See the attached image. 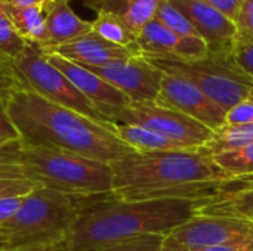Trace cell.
Returning a JSON list of instances; mask_svg holds the SVG:
<instances>
[{
	"label": "cell",
	"mask_w": 253,
	"mask_h": 251,
	"mask_svg": "<svg viewBox=\"0 0 253 251\" xmlns=\"http://www.w3.org/2000/svg\"><path fill=\"white\" fill-rule=\"evenodd\" d=\"M111 169V194L125 201H203L233 179L202 149L132 152Z\"/></svg>",
	"instance_id": "1"
},
{
	"label": "cell",
	"mask_w": 253,
	"mask_h": 251,
	"mask_svg": "<svg viewBox=\"0 0 253 251\" xmlns=\"http://www.w3.org/2000/svg\"><path fill=\"white\" fill-rule=\"evenodd\" d=\"M6 108L24 143L65 149L107 164L136 152L114 133L111 123L50 102L27 87L9 95Z\"/></svg>",
	"instance_id": "2"
},
{
	"label": "cell",
	"mask_w": 253,
	"mask_h": 251,
	"mask_svg": "<svg viewBox=\"0 0 253 251\" xmlns=\"http://www.w3.org/2000/svg\"><path fill=\"white\" fill-rule=\"evenodd\" d=\"M197 203L125 201L108 194L82 213L65 244L70 251H89L145 235H166L194 216Z\"/></svg>",
	"instance_id": "3"
},
{
	"label": "cell",
	"mask_w": 253,
	"mask_h": 251,
	"mask_svg": "<svg viewBox=\"0 0 253 251\" xmlns=\"http://www.w3.org/2000/svg\"><path fill=\"white\" fill-rule=\"evenodd\" d=\"M102 197L65 194L36 186L24 195L18 213L0 226L4 250H31L64 244L82 213Z\"/></svg>",
	"instance_id": "4"
},
{
	"label": "cell",
	"mask_w": 253,
	"mask_h": 251,
	"mask_svg": "<svg viewBox=\"0 0 253 251\" xmlns=\"http://www.w3.org/2000/svg\"><path fill=\"white\" fill-rule=\"evenodd\" d=\"M16 166L36 185L59 192L105 195L113 191L111 164L65 149L22 142Z\"/></svg>",
	"instance_id": "5"
},
{
	"label": "cell",
	"mask_w": 253,
	"mask_h": 251,
	"mask_svg": "<svg viewBox=\"0 0 253 251\" xmlns=\"http://www.w3.org/2000/svg\"><path fill=\"white\" fill-rule=\"evenodd\" d=\"M144 58L163 72L175 74L191 81L225 111L248 99L253 87V80L239 67L234 55L208 52L205 56L193 59L159 56Z\"/></svg>",
	"instance_id": "6"
},
{
	"label": "cell",
	"mask_w": 253,
	"mask_h": 251,
	"mask_svg": "<svg viewBox=\"0 0 253 251\" xmlns=\"http://www.w3.org/2000/svg\"><path fill=\"white\" fill-rule=\"evenodd\" d=\"M13 65L27 89L50 102L79 111L93 120L110 123L101 111L47 59L42 46L30 43L27 49L13 59Z\"/></svg>",
	"instance_id": "7"
},
{
	"label": "cell",
	"mask_w": 253,
	"mask_h": 251,
	"mask_svg": "<svg viewBox=\"0 0 253 251\" xmlns=\"http://www.w3.org/2000/svg\"><path fill=\"white\" fill-rule=\"evenodd\" d=\"M107 118L110 123L136 124L151 129L188 149H202L213 135V130L202 123L157 102H133L129 107L110 112Z\"/></svg>",
	"instance_id": "8"
},
{
	"label": "cell",
	"mask_w": 253,
	"mask_h": 251,
	"mask_svg": "<svg viewBox=\"0 0 253 251\" xmlns=\"http://www.w3.org/2000/svg\"><path fill=\"white\" fill-rule=\"evenodd\" d=\"M253 235V222L225 216H193L165 235L163 251H200Z\"/></svg>",
	"instance_id": "9"
},
{
	"label": "cell",
	"mask_w": 253,
	"mask_h": 251,
	"mask_svg": "<svg viewBox=\"0 0 253 251\" xmlns=\"http://www.w3.org/2000/svg\"><path fill=\"white\" fill-rule=\"evenodd\" d=\"M154 102L176 109L211 130H216L225 123L227 111L218 102L191 81L175 74L163 72L160 92Z\"/></svg>",
	"instance_id": "10"
},
{
	"label": "cell",
	"mask_w": 253,
	"mask_h": 251,
	"mask_svg": "<svg viewBox=\"0 0 253 251\" xmlns=\"http://www.w3.org/2000/svg\"><path fill=\"white\" fill-rule=\"evenodd\" d=\"M86 68L125 93L132 104L154 102L160 92L163 71L148 62L144 56Z\"/></svg>",
	"instance_id": "11"
},
{
	"label": "cell",
	"mask_w": 253,
	"mask_h": 251,
	"mask_svg": "<svg viewBox=\"0 0 253 251\" xmlns=\"http://www.w3.org/2000/svg\"><path fill=\"white\" fill-rule=\"evenodd\" d=\"M169 1L188 18L211 53L233 55L237 41V28L234 21L227 18L205 0Z\"/></svg>",
	"instance_id": "12"
},
{
	"label": "cell",
	"mask_w": 253,
	"mask_h": 251,
	"mask_svg": "<svg viewBox=\"0 0 253 251\" xmlns=\"http://www.w3.org/2000/svg\"><path fill=\"white\" fill-rule=\"evenodd\" d=\"M46 56L101 111L105 118L110 112L129 107L132 104V101L125 93H122L119 89H116L113 84H110L86 67L65 59L56 53L46 52Z\"/></svg>",
	"instance_id": "13"
},
{
	"label": "cell",
	"mask_w": 253,
	"mask_h": 251,
	"mask_svg": "<svg viewBox=\"0 0 253 251\" xmlns=\"http://www.w3.org/2000/svg\"><path fill=\"white\" fill-rule=\"evenodd\" d=\"M138 47L142 56L193 59L205 56L209 50L200 37L181 36L165 27L156 18L138 33Z\"/></svg>",
	"instance_id": "14"
},
{
	"label": "cell",
	"mask_w": 253,
	"mask_h": 251,
	"mask_svg": "<svg viewBox=\"0 0 253 251\" xmlns=\"http://www.w3.org/2000/svg\"><path fill=\"white\" fill-rule=\"evenodd\" d=\"M194 216H225L253 222V178L225 182L212 197L197 203Z\"/></svg>",
	"instance_id": "15"
},
{
	"label": "cell",
	"mask_w": 253,
	"mask_h": 251,
	"mask_svg": "<svg viewBox=\"0 0 253 251\" xmlns=\"http://www.w3.org/2000/svg\"><path fill=\"white\" fill-rule=\"evenodd\" d=\"M44 52L56 53L65 59H70L84 67H102L111 62L126 61L135 56H142V55L135 53L133 50H129L126 47H122V46H117L104 40L101 36H98L93 31L67 44L44 49Z\"/></svg>",
	"instance_id": "16"
},
{
	"label": "cell",
	"mask_w": 253,
	"mask_h": 251,
	"mask_svg": "<svg viewBox=\"0 0 253 251\" xmlns=\"http://www.w3.org/2000/svg\"><path fill=\"white\" fill-rule=\"evenodd\" d=\"M49 44L43 49L67 44L92 33V22L79 16L70 4V0H52L44 7Z\"/></svg>",
	"instance_id": "17"
},
{
	"label": "cell",
	"mask_w": 253,
	"mask_h": 251,
	"mask_svg": "<svg viewBox=\"0 0 253 251\" xmlns=\"http://www.w3.org/2000/svg\"><path fill=\"white\" fill-rule=\"evenodd\" d=\"M96 12H111L119 15L136 34L144 25L154 19L163 0H77Z\"/></svg>",
	"instance_id": "18"
},
{
	"label": "cell",
	"mask_w": 253,
	"mask_h": 251,
	"mask_svg": "<svg viewBox=\"0 0 253 251\" xmlns=\"http://www.w3.org/2000/svg\"><path fill=\"white\" fill-rule=\"evenodd\" d=\"M111 126L114 133L136 152H163L188 149L181 143L163 136L162 133H157L142 126L125 123H111Z\"/></svg>",
	"instance_id": "19"
},
{
	"label": "cell",
	"mask_w": 253,
	"mask_h": 251,
	"mask_svg": "<svg viewBox=\"0 0 253 251\" xmlns=\"http://www.w3.org/2000/svg\"><path fill=\"white\" fill-rule=\"evenodd\" d=\"M3 7L12 21L19 36L28 43L47 47L49 37L44 19V9L42 7H25L3 1Z\"/></svg>",
	"instance_id": "20"
},
{
	"label": "cell",
	"mask_w": 253,
	"mask_h": 251,
	"mask_svg": "<svg viewBox=\"0 0 253 251\" xmlns=\"http://www.w3.org/2000/svg\"><path fill=\"white\" fill-rule=\"evenodd\" d=\"M90 22L92 31L101 36L104 40L141 55L138 47V34L119 15L111 12H96L95 19Z\"/></svg>",
	"instance_id": "21"
},
{
	"label": "cell",
	"mask_w": 253,
	"mask_h": 251,
	"mask_svg": "<svg viewBox=\"0 0 253 251\" xmlns=\"http://www.w3.org/2000/svg\"><path fill=\"white\" fill-rule=\"evenodd\" d=\"M253 142V124H222L216 130L211 141L202 148L206 155L215 157L228 151L239 149Z\"/></svg>",
	"instance_id": "22"
},
{
	"label": "cell",
	"mask_w": 253,
	"mask_h": 251,
	"mask_svg": "<svg viewBox=\"0 0 253 251\" xmlns=\"http://www.w3.org/2000/svg\"><path fill=\"white\" fill-rule=\"evenodd\" d=\"M212 158L233 179L253 178V142Z\"/></svg>",
	"instance_id": "23"
},
{
	"label": "cell",
	"mask_w": 253,
	"mask_h": 251,
	"mask_svg": "<svg viewBox=\"0 0 253 251\" xmlns=\"http://www.w3.org/2000/svg\"><path fill=\"white\" fill-rule=\"evenodd\" d=\"M36 186L39 185L27 179L19 166L0 164V197L27 195Z\"/></svg>",
	"instance_id": "24"
},
{
	"label": "cell",
	"mask_w": 253,
	"mask_h": 251,
	"mask_svg": "<svg viewBox=\"0 0 253 251\" xmlns=\"http://www.w3.org/2000/svg\"><path fill=\"white\" fill-rule=\"evenodd\" d=\"M30 43L24 40L9 19L3 1H0V53L9 59H16Z\"/></svg>",
	"instance_id": "25"
},
{
	"label": "cell",
	"mask_w": 253,
	"mask_h": 251,
	"mask_svg": "<svg viewBox=\"0 0 253 251\" xmlns=\"http://www.w3.org/2000/svg\"><path fill=\"white\" fill-rule=\"evenodd\" d=\"M154 18L157 21H160L165 27H168L169 30L175 31V33H178L181 36L199 37L196 28L191 25L188 18L179 9H176L169 0H163L160 3Z\"/></svg>",
	"instance_id": "26"
},
{
	"label": "cell",
	"mask_w": 253,
	"mask_h": 251,
	"mask_svg": "<svg viewBox=\"0 0 253 251\" xmlns=\"http://www.w3.org/2000/svg\"><path fill=\"white\" fill-rule=\"evenodd\" d=\"M165 235H145L89 251H163Z\"/></svg>",
	"instance_id": "27"
},
{
	"label": "cell",
	"mask_w": 253,
	"mask_h": 251,
	"mask_svg": "<svg viewBox=\"0 0 253 251\" xmlns=\"http://www.w3.org/2000/svg\"><path fill=\"white\" fill-rule=\"evenodd\" d=\"M19 87L25 86L13 65V61L0 53V96L7 99V96Z\"/></svg>",
	"instance_id": "28"
},
{
	"label": "cell",
	"mask_w": 253,
	"mask_h": 251,
	"mask_svg": "<svg viewBox=\"0 0 253 251\" xmlns=\"http://www.w3.org/2000/svg\"><path fill=\"white\" fill-rule=\"evenodd\" d=\"M234 24L237 28V40L253 43V0L245 1Z\"/></svg>",
	"instance_id": "29"
},
{
	"label": "cell",
	"mask_w": 253,
	"mask_h": 251,
	"mask_svg": "<svg viewBox=\"0 0 253 251\" xmlns=\"http://www.w3.org/2000/svg\"><path fill=\"white\" fill-rule=\"evenodd\" d=\"M224 124H253V101L248 98L231 107L225 114Z\"/></svg>",
	"instance_id": "30"
},
{
	"label": "cell",
	"mask_w": 253,
	"mask_h": 251,
	"mask_svg": "<svg viewBox=\"0 0 253 251\" xmlns=\"http://www.w3.org/2000/svg\"><path fill=\"white\" fill-rule=\"evenodd\" d=\"M233 55L239 67L253 80V43L237 40Z\"/></svg>",
	"instance_id": "31"
},
{
	"label": "cell",
	"mask_w": 253,
	"mask_h": 251,
	"mask_svg": "<svg viewBox=\"0 0 253 251\" xmlns=\"http://www.w3.org/2000/svg\"><path fill=\"white\" fill-rule=\"evenodd\" d=\"M13 141H21V138L7 114L6 99L0 96V142H13Z\"/></svg>",
	"instance_id": "32"
},
{
	"label": "cell",
	"mask_w": 253,
	"mask_h": 251,
	"mask_svg": "<svg viewBox=\"0 0 253 251\" xmlns=\"http://www.w3.org/2000/svg\"><path fill=\"white\" fill-rule=\"evenodd\" d=\"M24 195L15 197H0V226L9 222L21 209Z\"/></svg>",
	"instance_id": "33"
},
{
	"label": "cell",
	"mask_w": 253,
	"mask_h": 251,
	"mask_svg": "<svg viewBox=\"0 0 253 251\" xmlns=\"http://www.w3.org/2000/svg\"><path fill=\"white\" fill-rule=\"evenodd\" d=\"M205 1H208L211 6L218 9L221 13H224L231 21H236V18L239 16L242 6L245 4L246 0H205Z\"/></svg>",
	"instance_id": "34"
},
{
	"label": "cell",
	"mask_w": 253,
	"mask_h": 251,
	"mask_svg": "<svg viewBox=\"0 0 253 251\" xmlns=\"http://www.w3.org/2000/svg\"><path fill=\"white\" fill-rule=\"evenodd\" d=\"M22 141L0 142V164H16Z\"/></svg>",
	"instance_id": "35"
},
{
	"label": "cell",
	"mask_w": 253,
	"mask_h": 251,
	"mask_svg": "<svg viewBox=\"0 0 253 251\" xmlns=\"http://www.w3.org/2000/svg\"><path fill=\"white\" fill-rule=\"evenodd\" d=\"M200 251H253V235L249 237V238H245V240L222 246V247H215V249Z\"/></svg>",
	"instance_id": "36"
},
{
	"label": "cell",
	"mask_w": 253,
	"mask_h": 251,
	"mask_svg": "<svg viewBox=\"0 0 253 251\" xmlns=\"http://www.w3.org/2000/svg\"><path fill=\"white\" fill-rule=\"evenodd\" d=\"M6 3L16 4V6H25V7H42L44 9L52 0H4Z\"/></svg>",
	"instance_id": "37"
},
{
	"label": "cell",
	"mask_w": 253,
	"mask_h": 251,
	"mask_svg": "<svg viewBox=\"0 0 253 251\" xmlns=\"http://www.w3.org/2000/svg\"><path fill=\"white\" fill-rule=\"evenodd\" d=\"M1 251H70L67 244H58L53 247H46V249H31V250H1Z\"/></svg>",
	"instance_id": "38"
},
{
	"label": "cell",
	"mask_w": 253,
	"mask_h": 251,
	"mask_svg": "<svg viewBox=\"0 0 253 251\" xmlns=\"http://www.w3.org/2000/svg\"><path fill=\"white\" fill-rule=\"evenodd\" d=\"M4 250V241H3V238L0 237V251Z\"/></svg>",
	"instance_id": "39"
},
{
	"label": "cell",
	"mask_w": 253,
	"mask_h": 251,
	"mask_svg": "<svg viewBox=\"0 0 253 251\" xmlns=\"http://www.w3.org/2000/svg\"><path fill=\"white\" fill-rule=\"evenodd\" d=\"M249 99L253 101V87H252V90H251V93H249Z\"/></svg>",
	"instance_id": "40"
}]
</instances>
